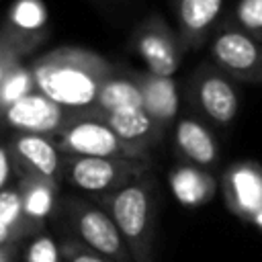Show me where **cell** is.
Returning a JSON list of instances; mask_svg holds the SVG:
<instances>
[{
	"label": "cell",
	"mask_w": 262,
	"mask_h": 262,
	"mask_svg": "<svg viewBox=\"0 0 262 262\" xmlns=\"http://www.w3.org/2000/svg\"><path fill=\"white\" fill-rule=\"evenodd\" d=\"M35 88L74 115L90 113L98 92L115 72L104 57L78 47H61L33 63Z\"/></svg>",
	"instance_id": "obj_1"
},
{
	"label": "cell",
	"mask_w": 262,
	"mask_h": 262,
	"mask_svg": "<svg viewBox=\"0 0 262 262\" xmlns=\"http://www.w3.org/2000/svg\"><path fill=\"white\" fill-rule=\"evenodd\" d=\"M100 207L119 227L133 262H154L158 190L151 170L117 192L102 196Z\"/></svg>",
	"instance_id": "obj_2"
},
{
	"label": "cell",
	"mask_w": 262,
	"mask_h": 262,
	"mask_svg": "<svg viewBox=\"0 0 262 262\" xmlns=\"http://www.w3.org/2000/svg\"><path fill=\"white\" fill-rule=\"evenodd\" d=\"M151 170L149 160H129V158H80L66 156L63 178L90 194L100 199L117 192L129 182Z\"/></svg>",
	"instance_id": "obj_3"
},
{
	"label": "cell",
	"mask_w": 262,
	"mask_h": 262,
	"mask_svg": "<svg viewBox=\"0 0 262 262\" xmlns=\"http://www.w3.org/2000/svg\"><path fill=\"white\" fill-rule=\"evenodd\" d=\"M55 143L63 156L149 160L147 156L135 151L125 141H121L117 133L104 123V119L94 113L76 115L55 137Z\"/></svg>",
	"instance_id": "obj_4"
},
{
	"label": "cell",
	"mask_w": 262,
	"mask_h": 262,
	"mask_svg": "<svg viewBox=\"0 0 262 262\" xmlns=\"http://www.w3.org/2000/svg\"><path fill=\"white\" fill-rule=\"evenodd\" d=\"M66 213L82 244L115 262H133L119 227L100 205H92L82 199H70L66 203Z\"/></svg>",
	"instance_id": "obj_5"
},
{
	"label": "cell",
	"mask_w": 262,
	"mask_h": 262,
	"mask_svg": "<svg viewBox=\"0 0 262 262\" xmlns=\"http://www.w3.org/2000/svg\"><path fill=\"white\" fill-rule=\"evenodd\" d=\"M211 59L225 76L262 84V43L239 31L233 23L221 25L211 39Z\"/></svg>",
	"instance_id": "obj_6"
},
{
	"label": "cell",
	"mask_w": 262,
	"mask_h": 262,
	"mask_svg": "<svg viewBox=\"0 0 262 262\" xmlns=\"http://www.w3.org/2000/svg\"><path fill=\"white\" fill-rule=\"evenodd\" d=\"M188 92L194 106L217 127L227 129L237 117V92L229 76L213 63H201L190 76Z\"/></svg>",
	"instance_id": "obj_7"
},
{
	"label": "cell",
	"mask_w": 262,
	"mask_h": 262,
	"mask_svg": "<svg viewBox=\"0 0 262 262\" xmlns=\"http://www.w3.org/2000/svg\"><path fill=\"white\" fill-rule=\"evenodd\" d=\"M0 117L8 127L16 129L18 133L57 137L76 115L47 98L43 92L33 90L12 100L0 113Z\"/></svg>",
	"instance_id": "obj_8"
},
{
	"label": "cell",
	"mask_w": 262,
	"mask_h": 262,
	"mask_svg": "<svg viewBox=\"0 0 262 262\" xmlns=\"http://www.w3.org/2000/svg\"><path fill=\"white\" fill-rule=\"evenodd\" d=\"M131 49L141 57L147 72L154 76H172L184 53L178 33L172 31L158 14H151L135 29Z\"/></svg>",
	"instance_id": "obj_9"
},
{
	"label": "cell",
	"mask_w": 262,
	"mask_h": 262,
	"mask_svg": "<svg viewBox=\"0 0 262 262\" xmlns=\"http://www.w3.org/2000/svg\"><path fill=\"white\" fill-rule=\"evenodd\" d=\"M225 207L246 223L262 209V166L256 162H235L221 176Z\"/></svg>",
	"instance_id": "obj_10"
},
{
	"label": "cell",
	"mask_w": 262,
	"mask_h": 262,
	"mask_svg": "<svg viewBox=\"0 0 262 262\" xmlns=\"http://www.w3.org/2000/svg\"><path fill=\"white\" fill-rule=\"evenodd\" d=\"M10 154L20 174L39 176L51 182L63 178L66 156L59 151L53 137L18 133L10 143Z\"/></svg>",
	"instance_id": "obj_11"
},
{
	"label": "cell",
	"mask_w": 262,
	"mask_h": 262,
	"mask_svg": "<svg viewBox=\"0 0 262 262\" xmlns=\"http://www.w3.org/2000/svg\"><path fill=\"white\" fill-rule=\"evenodd\" d=\"M176 16L178 39L186 49H199L207 43L223 12L225 0H170Z\"/></svg>",
	"instance_id": "obj_12"
},
{
	"label": "cell",
	"mask_w": 262,
	"mask_h": 262,
	"mask_svg": "<svg viewBox=\"0 0 262 262\" xmlns=\"http://www.w3.org/2000/svg\"><path fill=\"white\" fill-rule=\"evenodd\" d=\"M174 149L182 162L199 166V168H213L219 162V143L213 131L196 117L184 115L176 121L174 127Z\"/></svg>",
	"instance_id": "obj_13"
},
{
	"label": "cell",
	"mask_w": 262,
	"mask_h": 262,
	"mask_svg": "<svg viewBox=\"0 0 262 262\" xmlns=\"http://www.w3.org/2000/svg\"><path fill=\"white\" fill-rule=\"evenodd\" d=\"M104 123L117 133L121 141H125L135 151L149 158V151L158 147L164 137V129L143 111V108H125L115 111L102 117Z\"/></svg>",
	"instance_id": "obj_14"
},
{
	"label": "cell",
	"mask_w": 262,
	"mask_h": 262,
	"mask_svg": "<svg viewBox=\"0 0 262 262\" xmlns=\"http://www.w3.org/2000/svg\"><path fill=\"white\" fill-rule=\"evenodd\" d=\"M141 90V108L164 129L178 117V88L172 76H154L149 72H135Z\"/></svg>",
	"instance_id": "obj_15"
},
{
	"label": "cell",
	"mask_w": 262,
	"mask_h": 262,
	"mask_svg": "<svg viewBox=\"0 0 262 262\" xmlns=\"http://www.w3.org/2000/svg\"><path fill=\"white\" fill-rule=\"evenodd\" d=\"M168 182L176 201L188 209L207 205L217 190V180L209 170L186 162H180L170 170Z\"/></svg>",
	"instance_id": "obj_16"
},
{
	"label": "cell",
	"mask_w": 262,
	"mask_h": 262,
	"mask_svg": "<svg viewBox=\"0 0 262 262\" xmlns=\"http://www.w3.org/2000/svg\"><path fill=\"white\" fill-rule=\"evenodd\" d=\"M125 108H141V90H139L135 72L115 68L111 78L100 88L96 104L90 113L104 117L108 113L125 111Z\"/></svg>",
	"instance_id": "obj_17"
},
{
	"label": "cell",
	"mask_w": 262,
	"mask_h": 262,
	"mask_svg": "<svg viewBox=\"0 0 262 262\" xmlns=\"http://www.w3.org/2000/svg\"><path fill=\"white\" fill-rule=\"evenodd\" d=\"M18 192H20V199H23V209H25L27 219L41 231L45 219L55 209L57 182H51V180H45V178H39V176L20 174Z\"/></svg>",
	"instance_id": "obj_18"
},
{
	"label": "cell",
	"mask_w": 262,
	"mask_h": 262,
	"mask_svg": "<svg viewBox=\"0 0 262 262\" xmlns=\"http://www.w3.org/2000/svg\"><path fill=\"white\" fill-rule=\"evenodd\" d=\"M39 39L41 33H25L12 25L0 29V94L14 70L20 68L23 55L31 51Z\"/></svg>",
	"instance_id": "obj_19"
},
{
	"label": "cell",
	"mask_w": 262,
	"mask_h": 262,
	"mask_svg": "<svg viewBox=\"0 0 262 262\" xmlns=\"http://www.w3.org/2000/svg\"><path fill=\"white\" fill-rule=\"evenodd\" d=\"M0 225L6 227L8 231H12L18 242L23 237L41 233L25 215L18 186H8L0 192Z\"/></svg>",
	"instance_id": "obj_20"
},
{
	"label": "cell",
	"mask_w": 262,
	"mask_h": 262,
	"mask_svg": "<svg viewBox=\"0 0 262 262\" xmlns=\"http://www.w3.org/2000/svg\"><path fill=\"white\" fill-rule=\"evenodd\" d=\"M231 23L239 31L262 43V0H237Z\"/></svg>",
	"instance_id": "obj_21"
},
{
	"label": "cell",
	"mask_w": 262,
	"mask_h": 262,
	"mask_svg": "<svg viewBox=\"0 0 262 262\" xmlns=\"http://www.w3.org/2000/svg\"><path fill=\"white\" fill-rule=\"evenodd\" d=\"M45 23V10L41 2L37 0H23L14 6V16H12V27L25 31V33H39L41 25Z\"/></svg>",
	"instance_id": "obj_22"
},
{
	"label": "cell",
	"mask_w": 262,
	"mask_h": 262,
	"mask_svg": "<svg viewBox=\"0 0 262 262\" xmlns=\"http://www.w3.org/2000/svg\"><path fill=\"white\" fill-rule=\"evenodd\" d=\"M25 262H63L59 246L47 233H37L35 239L27 246Z\"/></svg>",
	"instance_id": "obj_23"
},
{
	"label": "cell",
	"mask_w": 262,
	"mask_h": 262,
	"mask_svg": "<svg viewBox=\"0 0 262 262\" xmlns=\"http://www.w3.org/2000/svg\"><path fill=\"white\" fill-rule=\"evenodd\" d=\"M59 252H61L63 262H115V260L94 252L92 248H88L86 244H82L76 237L63 239L61 246H59Z\"/></svg>",
	"instance_id": "obj_24"
},
{
	"label": "cell",
	"mask_w": 262,
	"mask_h": 262,
	"mask_svg": "<svg viewBox=\"0 0 262 262\" xmlns=\"http://www.w3.org/2000/svg\"><path fill=\"white\" fill-rule=\"evenodd\" d=\"M14 168L16 166H14V160H12V154H10V145L0 143V192L10 186Z\"/></svg>",
	"instance_id": "obj_25"
},
{
	"label": "cell",
	"mask_w": 262,
	"mask_h": 262,
	"mask_svg": "<svg viewBox=\"0 0 262 262\" xmlns=\"http://www.w3.org/2000/svg\"><path fill=\"white\" fill-rule=\"evenodd\" d=\"M16 244H18L16 235L12 231H8L6 227L0 225V246H16Z\"/></svg>",
	"instance_id": "obj_26"
},
{
	"label": "cell",
	"mask_w": 262,
	"mask_h": 262,
	"mask_svg": "<svg viewBox=\"0 0 262 262\" xmlns=\"http://www.w3.org/2000/svg\"><path fill=\"white\" fill-rule=\"evenodd\" d=\"M16 246H0V262H14Z\"/></svg>",
	"instance_id": "obj_27"
},
{
	"label": "cell",
	"mask_w": 262,
	"mask_h": 262,
	"mask_svg": "<svg viewBox=\"0 0 262 262\" xmlns=\"http://www.w3.org/2000/svg\"><path fill=\"white\" fill-rule=\"evenodd\" d=\"M252 225H256L258 229H262V209H260V213H258V215L252 219Z\"/></svg>",
	"instance_id": "obj_28"
}]
</instances>
